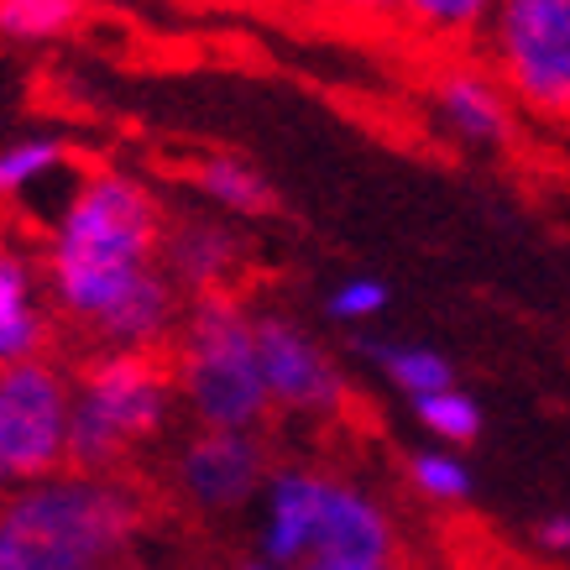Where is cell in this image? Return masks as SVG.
<instances>
[{
  "instance_id": "3957f363",
  "label": "cell",
  "mask_w": 570,
  "mask_h": 570,
  "mask_svg": "<svg viewBox=\"0 0 570 570\" xmlns=\"http://www.w3.org/2000/svg\"><path fill=\"white\" fill-rule=\"evenodd\" d=\"M184 409L168 351H89L73 362V434L69 466L126 476Z\"/></svg>"
},
{
  "instance_id": "8992f818",
  "label": "cell",
  "mask_w": 570,
  "mask_h": 570,
  "mask_svg": "<svg viewBox=\"0 0 570 570\" xmlns=\"http://www.w3.org/2000/svg\"><path fill=\"white\" fill-rule=\"evenodd\" d=\"M73 366L58 356L0 366V476L11 487L69 471Z\"/></svg>"
},
{
  "instance_id": "5bb4252c",
  "label": "cell",
  "mask_w": 570,
  "mask_h": 570,
  "mask_svg": "<svg viewBox=\"0 0 570 570\" xmlns=\"http://www.w3.org/2000/svg\"><path fill=\"white\" fill-rule=\"evenodd\" d=\"M194 189L209 199V209H220L230 220H262V215H277V189L246 163V157L230 153H209L189 168Z\"/></svg>"
},
{
  "instance_id": "e0dca14e",
  "label": "cell",
  "mask_w": 570,
  "mask_h": 570,
  "mask_svg": "<svg viewBox=\"0 0 570 570\" xmlns=\"http://www.w3.org/2000/svg\"><path fill=\"white\" fill-rule=\"evenodd\" d=\"M492 6L498 0H393V21L424 37H440V42H466V37L482 42Z\"/></svg>"
},
{
  "instance_id": "7a4b0ae2",
  "label": "cell",
  "mask_w": 570,
  "mask_h": 570,
  "mask_svg": "<svg viewBox=\"0 0 570 570\" xmlns=\"http://www.w3.org/2000/svg\"><path fill=\"white\" fill-rule=\"evenodd\" d=\"M147 529V498L131 476L58 471L11 487L0 508V570H110Z\"/></svg>"
},
{
  "instance_id": "2e32d148",
  "label": "cell",
  "mask_w": 570,
  "mask_h": 570,
  "mask_svg": "<svg viewBox=\"0 0 570 570\" xmlns=\"http://www.w3.org/2000/svg\"><path fill=\"white\" fill-rule=\"evenodd\" d=\"M63 168H69V141L52 137V131H21L0 153V194L6 199H27L32 189L52 184Z\"/></svg>"
},
{
  "instance_id": "9a60e30c",
  "label": "cell",
  "mask_w": 570,
  "mask_h": 570,
  "mask_svg": "<svg viewBox=\"0 0 570 570\" xmlns=\"http://www.w3.org/2000/svg\"><path fill=\"white\" fill-rule=\"evenodd\" d=\"M362 356L377 366L382 377L393 382V387L409 397V403H414V397H430V393H445V387H455V366H450L434 346H409V341H372V335H366V341H362Z\"/></svg>"
},
{
  "instance_id": "ba28073f",
  "label": "cell",
  "mask_w": 570,
  "mask_h": 570,
  "mask_svg": "<svg viewBox=\"0 0 570 570\" xmlns=\"http://www.w3.org/2000/svg\"><path fill=\"white\" fill-rule=\"evenodd\" d=\"M257 351L262 377L277 414L294 419H335L346 409V377L309 330L283 309H257Z\"/></svg>"
},
{
  "instance_id": "44dd1931",
  "label": "cell",
  "mask_w": 570,
  "mask_h": 570,
  "mask_svg": "<svg viewBox=\"0 0 570 570\" xmlns=\"http://www.w3.org/2000/svg\"><path fill=\"white\" fill-rule=\"evenodd\" d=\"M382 309H387V283H377V277H346L325 294V314L335 325H366Z\"/></svg>"
},
{
  "instance_id": "9c48e42d",
  "label": "cell",
  "mask_w": 570,
  "mask_h": 570,
  "mask_svg": "<svg viewBox=\"0 0 570 570\" xmlns=\"http://www.w3.org/2000/svg\"><path fill=\"white\" fill-rule=\"evenodd\" d=\"M309 566H397V523L356 476L320 466Z\"/></svg>"
},
{
  "instance_id": "7402d4cb",
  "label": "cell",
  "mask_w": 570,
  "mask_h": 570,
  "mask_svg": "<svg viewBox=\"0 0 570 570\" xmlns=\"http://www.w3.org/2000/svg\"><path fill=\"white\" fill-rule=\"evenodd\" d=\"M314 6H330L351 21H393V0H314Z\"/></svg>"
},
{
  "instance_id": "ffe728a7",
  "label": "cell",
  "mask_w": 570,
  "mask_h": 570,
  "mask_svg": "<svg viewBox=\"0 0 570 570\" xmlns=\"http://www.w3.org/2000/svg\"><path fill=\"white\" fill-rule=\"evenodd\" d=\"M409 482H414L419 498H430V502H466L471 498V471L450 445L414 450V455H409Z\"/></svg>"
},
{
  "instance_id": "30bf717a",
  "label": "cell",
  "mask_w": 570,
  "mask_h": 570,
  "mask_svg": "<svg viewBox=\"0 0 570 570\" xmlns=\"http://www.w3.org/2000/svg\"><path fill=\"white\" fill-rule=\"evenodd\" d=\"M513 95L498 73L476 58L440 63L430 79V116L440 121L450 141H461L466 153H502L519 121H513Z\"/></svg>"
},
{
  "instance_id": "484cf974",
  "label": "cell",
  "mask_w": 570,
  "mask_h": 570,
  "mask_svg": "<svg viewBox=\"0 0 570 570\" xmlns=\"http://www.w3.org/2000/svg\"><path fill=\"white\" fill-rule=\"evenodd\" d=\"M110 570H141V566H131V560H121V566H110Z\"/></svg>"
},
{
  "instance_id": "603a6c76",
  "label": "cell",
  "mask_w": 570,
  "mask_h": 570,
  "mask_svg": "<svg viewBox=\"0 0 570 570\" xmlns=\"http://www.w3.org/2000/svg\"><path fill=\"white\" fill-rule=\"evenodd\" d=\"M534 539L544 554H570V513H550V519L534 529Z\"/></svg>"
},
{
  "instance_id": "4316f807",
  "label": "cell",
  "mask_w": 570,
  "mask_h": 570,
  "mask_svg": "<svg viewBox=\"0 0 570 570\" xmlns=\"http://www.w3.org/2000/svg\"><path fill=\"white\" fill-rule=\"evenodd\" d=\"M403 570H434V566H403Z\"/></svg>"
},
{
  "instance_id": "d4e9b609",
  "label": "cell",
  "mask_w": 570,
  "mask_h": 570,
  "mask_svg": "<svg viewBox=\"0 0 570 570\" xmlns=\"http://www.w3.org/2000/svg\"><path fill=\"white\" fill-rule=\"evenodd\" d=\"M309 570H403V566H309Z\"/></svg>"
},
{
  "instance_id": "6da1fadb",
  "label": "cell",
  "mask_w": 570,
  "mask_h": 570,
  "mask_svg": "<svg viewBox=\"0 0 570 570\" xmlns=\"http://www.w3.org/2000/svg\"><path fill=\"white\" fill-rule=\"evenodd\" d=\"M163 199L126 168H89L52 209L37 262L79 356L174 346L189 298L163 273Z\"/></svg>"
},
{
  "instance_id": "7c38bea8",
  "label": "cell",
  "mask_w": 570,
  "mask_h": 570,
  "mask_svg": "<svg viewBox=\"0 0 570 570\" xmlns=\"http://www.w3.org/2000/svg\"><path fill=\"white\" fill-rule=\"evenodd\" d=\"M58 341L63 330L42 283V262L27 246H6L0 252V366L52 356Z\"/></svg>"
},
{
  "instance_id": "277c9868",
  "label": "cell",
  "mask_w": 570,
  "mask_h": 570,
  "mask_svg": "<svg viewBox=\"0 0 570 570\" xmlns=\"http://www.w3.org/2000/svg\"><path fill=\"white\" fill-rule=\"evenodd\" d=\"M168 362L194 430H262L267 414H277L262 377L257 309L246 298H189Z\"/></svg>"
},
{
  "instance_id": "8fae6325",
  "label": "cell",
  "mask_w": 570,
  "mask_h": 570,
  "mask_svg": "<svg viewBox=\"0 0 570 570\" xmlns=\"http://www.w3.org/2000/svg\"><path fill=\"white\" fill-rule=\"evenodd\" d=\"M246 267V236L230 215H168L163 230V273L174 277L184 298L236 294V277Z\"/></svg>"
},
{
  "instance_id": "cb8c5ba5",
  "label": "cell",
  "mask_w": 570,
  "mask_h": 570,
  "mask_svg": "<svg viewBox=\"0 0 570 570\" xmlns=\"http://www.w3.org/2000/svg\"><path fill=\"white\" fill-rule=\"evenodd\" d=\"M236 570H294V566H273V560H262V554H257V560H242Z\"/></svg>"
},
{
  "instance_id": "52a82bcc",
  "label": "cell",
  "mask_w": 570,
  "mask_h": 570,
  "mask_svg": "<svg viewBox=\"0 0 570 570\" xmlns=\"http://www.w3.org/2000/svg\"><path fill=\"white\" fill-rule=\"evenodd\" d=\"M174 492L205 519H225L262 498V487L273 476L267 445L257 430H194L168 461Z\"/></svg>"
},
{
  "instance_id": "4fadbf2b",
  "label": "cell",
  "mask_w": 570,
  "mask_h": 570,
  "mask_svg": "<svg viewBox=\"0 0 570 570\" xmlns=\"http://www.w3.org/2000/svg\"><path fill=\"white\" fill-rule=\"evenodd\" d=\"M314 498H320V466H273V476L262 487V529H257L262 560L309 570Z\"/></svg>"
},
{
  "instance_id": "ac0fdd59",
  "label": "cell",
  "mask_w": 570,
  "mask_h": 570,
  "mask_svg": "<svg viewBox=\"0 0 570 570\" xmlns=\"http://www.w3.org/2000/svg\"><path fill=\"white\" fill-rule=\"evenodd\" d=\"M85 21V0H0V32L21 48H48Z\"/></svg>"
},
{
  "instance_id": "5b68a950",
  "label": "cell",
  "mask_w": 570,
  "mask_h": 570,
  "mask_svg": "<svg viewBox=\"0 0 570 570\" xmlns=\"http://www.w3.org/2000/svg\"><path fill=\"white\" fill-rule=\"evenodd\" d=\"M482 63L544 121H570V0H498Z\"/></svg>"
},
{
  "instance_id": "d6986e66",
  "label": "cell",
  "mask_w": 570,
  "mask_h": 570,
  "mask_svg": "<svg viewBox=\"0 0 570 570\" xmlns=\"http://www.w3.org/2000/svg\"><path fill=\"white\" fill-rule=\"evenodd\" d=\"M414 419L424 430L440 440V445H471L482 434V403L461 387H445V393H430V397H414Z\"/></svg>"
}]
</instances>
